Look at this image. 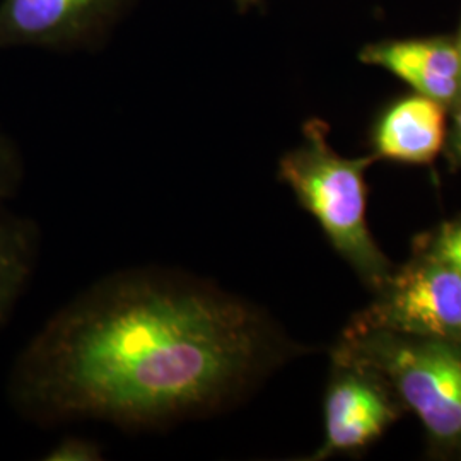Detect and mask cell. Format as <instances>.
Returning <instances> with one entry per match:
<instances>
[{
	"instance_id": "6da1fadb",
	"label": "cell",
	"mask_w": 461,
	"mask_h": 461,
	"mask_svg": "<svg viewBox=\"0 0 461 461\" xmlns=\"http://www.w3.org/2000/svg\"><path fill=\"white\" fill-rule=\"evenodd\" d=\"M293 352L260 310L212 280L133 268L50 318L19 354L7 395L38 426L158 430L228 411Z\"/></svg>"
},
{
	"instance_id": "7a4b0ae2",
	"label": "cell",
	"mask_w": 461,
	"mask_h": 461,
	"mask_svg": "<svg viewBox=\"0 0 461 461\" xmlns=\"http://www.w3.org/2000/svg\"><path fill=\"white\" fill-rule=\"evenodd\" d=\"M376 159V154L340 156L330 146L329 125L312 118L303 127V142L280 158L279 178L320 224L333 249L378 289L393 268L367 226L366 171Z\"/></svg>"
},
{
	"instance_id": "3957f363",
	"label": "cell",
	"mask_w": 461,
	"mask_h": 461,
	"mask_svg": "<svg viewBox=\"0 0 461 461\" xmlns=\"http://www.w3.org/2000/svg\"><path fill=\"white\" fill-rule=\"evenodd\" d=\"M331 359L378 375L420 419L434 446L461 451V342L346 330Z\"/></svg>"
},
{
	"instance_id": "277c9868",
	"label": "cell",
	"mask_w": 461,
	"mask_h": 461,
	"mask_svg": "<svg viewBox=\"0 0 461 461\" xmlns=\"http://www.w3.org/2000/svg\"><path fill=\"white\" fill-rule=\"evenodd\" d=\"M346 330H384L461 342V274L426 253L393 270Z\"/></svg>"
},
{
	"instance_id": "5b68a950",
	"label": "cell",
	"mask_w": 461,
	"mask_h": 461,
	"mask_svg": "<svg viewBox=\"0 0 461 461\" xmlns=\"http://www.w3.org/2000/svg\"><path fill=\"white\" fill-rule=\"evenodd\" d=\"M135 0H4L0 49H98Z\"/></svg>"
},
{
	"instance_id": "8992f818",
	"label": "cell",
	"mask_w": 461,
	"mask_h": 461,
	"mask_svg": "<svg viewBox=\"0 0 461 461\" xmlns=\"http://www.w3.org/2000/svg\"><path fill=\"white\" fill-rule=\"evenodd\" d=\"M325 439L312 460L359 451L390 428L398 415V398L373 371L331 359L325 402Z\"/></svg>"
},
{
	"instance_id": "52a82bcc",
	"label": "cell",
	"mask_w": 461,
	"mask_h": 461,
	"mask_svg": "<svg viewBox=\"0 0 461 461\" xmlns=\"http://www.w3.org/2000/svg\"><path fill=\"white\" fill-rule=\"evenodd\" d=\"M361 60L392 72L413 93L434 99L446 110L461 104V49L447 38L395 40L369 45Z\"/></svg>"
},
{
	"instance_id": "ba28073f",
	"label": "cell",
	"mask_w": 461,
	"mask_h": 461,
	"mask_svg": "<svg viewBox=\"0 0 461 461\" xmlns=\"http://www.w3.org/2000/svg\"><path fill=\"white\" fill-rule=\"evenodd\" d=\"M445 140V106L413 93L398 99L379 118L375 154L398 163L429 165L438 158Z\"/></svg>"
},
{
	"instance_id": "9c48e42d",
	"label": "cell",
	"mask_w": 461,
	"mask_h": 461,
	"mask_svg": "<svg viewBox=\"0 0 461 461\" xmlns=\"http://www.w3.org/2000/svg\"><path fill=\"white\" fill-rule=\"evenodd\" d=\"M38 255L40 230L33 221L0 207V329L33 277Z\"/></svg>"
},
{
	"instance_id": "30bf717a",
	"label": "cell",
	"mask_w": 461,
	"mask_h": 461,
	"mask_svg": "<svg viewBox=\"0 0 461 461\" xmlns=\"http://www.w3.org/2000/svg\"><path fill=\"white\" fill-rule=\"evenodd\" d=\"M23 182V161L16 146L0 132V207L13 197Z\"/></svg>"
},
{
	"instance_id": "8fae6325",
	"label": "cell",
	"mask_w": 461,
	"mask_h": 461,
	"mask_svg": "<svg viewBox=\"0 0 461 461\" xmlns=\"http://www.w3.org/2000/svg\"><path fill=\"white\" fill-rule=\"evenodd\" d=\"M104 449L95 439L81 436H66L47 453L49 461H98L103 460Z\"/></svg>"
},
{
	"instance_id": "7c38bea8",
	"label": "cell",
	"mask_w": 461,
	"mask_h": 461,
	"mask_svg": "<svg viewBox=\"0 0 461 461\" xmlns=\"http://www.w3.org/2000/svg\"><path fill=\"white\" fill-rule=\"evenodd\" d=\"M422 253L446 265L458 264L461 260V219L446 222L432 236L428 249Z\"/></svg>"
},
{
	"instance_id": "4fadbf2b",
	"label": "cell",
	"mask_w": 461,
	"mask_h": 461,
	"mask_svg": "<svg viewBox=\"0 0 461 461\" xmlns=\"http://www.w3.org/2000/svg\"><path fill=\"white\" fill-rule=\"evenodd\" d=\"M451 148L461 161V104L458 108H455L453 129H451Z\"/></svg>"
},
{
	"instance_id": "5bb4252c",
	"label": "cell",
	"mask_w": 461,
	"mask_h": 461,
	"mask_svg": "<svg viewBox=\"0 0 461 461\" xmlns=\"http://www.w3.org/2000/svg\"><path fill=\"white\" fill-rule=\"evenodd\" d=\"M234 2H236V7L240 13H247L249 7L262 4V0H234Z\"/></svg>"
},
{
	"instance_id": "9a60e30c",
	"label": "cell",
	"mask_w": 461,
	"mask_h": 461,
	"mask_svg": "<svg viewBox=\"0 0 461 461\" xmlns=\"http://www.w3.org/2000/svg\"><path fill=\"white\" fill-rule=\"evenodd\" d=\"M449 267H453V268H455V270H458V272H460V274H461V260H460V262H458V264L449 265Z\"/></svg>"
},
{
	"instance_id": "2e32d148",
	"label": "cell",
	"mask_w": 461,
	"mask_h": 461,
	"mask_svg": "<svg viewBox=\"0 0 461 461\" xmlns=\"http://www.w3.org/2000/svg\"><path fill=\"white\" fill-rule=\"evenodd\" d=\"M456 41H458V45H460V49H461V33H460V38H458V40H456Z\"/></svg>"
}]
</instances>
